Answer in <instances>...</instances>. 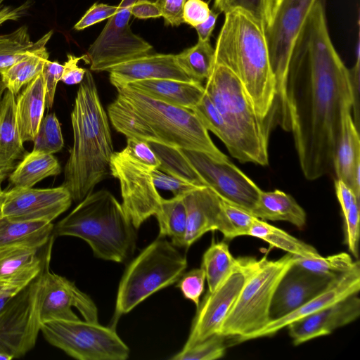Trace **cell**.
Listing matches in <instances>:
<instances>
[{"mask_svg":"<svg viewBox=\"0 0 360 360\" xmlns=\"http://www.w3.org/2000/svg\"><path fill=\"white\" fill-rule=\"evenodd\" d=\"M360 201L355 202L343 216L345 241L350 253L358 259Z\"/></svg>","mask_w":360,"mask_h":360,"instance_id":"44","label":"cell"},{"mask_svg":"<svg viewBox=\"0 0 360 360\" xmlns=\"http://www.w3.org/2000/svg\"><path fill=\"white\" fill-rule=\"evenodd\" d=\"M252 214L262 220L288 221L299 229L306 225L304 209L289 194L280 190L259 193Z\"/></svg>","mask_w":360,"mask_h":360,"instance_id":"28","label":"cell"},{"mask_svg":"<svg viewBox=\"0 0 360 360\" xmlns=\"http://www.w3.org/2000/svg\"><path fill=\"white\" fill-rule=\"evenodd\" d=\"M152 169L123 150L114 152L111 158V175L120 182L122 206L136 229L155 216L162 199L153 183Z\"/></svg>","mask_w":360,"mask_h":360,"instance_id":"15","label":"cell"},{"mask_svg":"<svg viewBox=\"0 0 360 360\" xmlns=\"http://www.w3.org/2000/svg\"><path fill=\"white\" fill-rule=\"evenodd\" d=\"M353 101L349 70L333 44L319 0L292 56L279 103L280 124L292 133L307 179L321 178L333 168L342 114Z\"/></svg>","mask_w":360,"mask_h":360,"instance_id":"1","label":"cell"},{"mask_svg":"<svg viewBox=\"0 0 360 360\" xmlns=\"http://www.w3.org/2000/svg\"><path fill=\"white\" fill-rule=\"evenodd\" d=\"M127 86L153 98L189 110L198 104L205 93L202 83L194 80L153 79Z\"/></svg>","mask_w":360,"mask_h":360,"instance_id":"25","label":"cell"},{"mask_svg":"<svg viewBox=\"0 0 360 360\" xmlns=\"http://www.w3.org/2000/svg\"><path fill=\"white\" fill-rule=\"evenodd\" d=\"M155 216L159 226L158 237H169L174 245L183 248L186 231V210L183 196L162 198Z\"/></svg>","mask_w":360,"mask_h":360,"instance_id":"32","label":"cell"},{"mask_svg":"<svg viewBox=\"0 0 360 360\" xmlns=\"http://www.w3.org/2000/svg\"><path fill=\"white\" fill-rule=\"evenodd\" d=\"M352 94H353V109L354 113V124L359 130V46L357 47L356 60L354 66L349 70Z\"/></svg>","mask_w":360,"mask_h":360,"instance_id":"54","label":"cell"},{"mask_svg":"<svg viewBox=\"0 0 360 360\" xmlns=\"http://www.w3.org/2000/svg\"><path fill=\"white\" fill-rule=\"evenodd\" d=\"M117 91V98L108 106V115L112 127L127 138L228 159L191 110L153 98L128 86Z\"/></svg>","mask_w":360,"mask_h":360,"instance_id":"2","label":"cell"},{"mask_svg":"<svg viewBox=\"0 0 360 360\" xmlns=\"http://www.w3.org/2000/svg\"><path fill=\"white\" fill-rule=\"evenodd\" d=\"M45 108V85L40 73L15 98L16 122L23 143L34 141L44 118Z\"/></svg>","mask_w":360,"mask_h":360,"instance_id":"27","label":"cell"},{"mask_svg":"<svg viewBox=\"0 0 360 360\" xmlns=\"http://www.w3.org/2000/svg\"><path fill=\"white\" fill-rule=\"evenodd\" d=\"M225 19L214 48V61L232 70L244 86L257 115L270 116L277 98L264 25L248 13L236 9Z\"/></svg>","mask_w":360,"mask_h":360,"instance_id":"4","label":"cell"},{"mask_svg":"<svg viewBox=\"0 0 360 360\" xmlns=\"http://www.w3.org/2000/svg\"><path fill=\"white\" fill-rule=\"evenodd\" d=\"M151 174L155 187L169 191L174 194V196H183L200 187L156 168L151 170Z\"/></svg>","mask_w":360,"mask_h":360,"instance_id":"45","label":"cell"},{"mask_svg":"<svg viewBox=\"0 0 360 360\" xmlns=\"http://www.w3.org/2000/svg\"><path fill=\"white\" fill-rule=\"evenodd\" d=\"M32 150L54 154L63 148L64 140L60 124L54 113L43 118L33 141Z\"/></svg>","mask_w":360,"mask_h":360,"instance_id":"39","label":"cell"},{"mask_svg":"<svg viewBox=\"0 0 360 360\" xmlns=\"http://www.w3.org/2000/svg\"><path fill=\"white\" fill-rule=\"evenodd\" d=\"M204 88L225 122V146L231 155L242 163L268 165L270 116L262 119L257 115L236 74L214 61Z\"/></svg>","mask_w":360,"mask_h":360,"instance_id":"5","label":"cell"},{"mask_svg":"<svg viewBox=\"0 0 360 360\" xmlns=\"http://www.w3.org/2000/svg\"><path fill=\"white\" fill-rule=\"evenodd\" d=\"M110 83L117 89L130 83L153 79L192 81L179 67L175 55L148 53L110 68Z\"/></svg>","mask_w":360,"mask_h":360,"instance_id":"21","label":"cell"},{"mask_svg":"<svg viewBox=\"0 0 360 360\" xmlns=\"http://www.w3.org/2000/svg\"><path fill=\"white\" fill-rule=\"evenodd\" d=\"M295 262L288 253L276 260L263 257L249 275L225 318L219 334L233 338L235 343L250 340L271 321L269 310L276 287Z\"/></svg>","mask_w":360,"mask_h":360,"instance_id":"8","label":"cell"},{"mask_svg":"<svg viewBox=\"0 0 360 360\" xmlns=\"http://www.w3.org/2000/svg\"><path fill=\"white\" fill-rule=\"evenodd\" d=\"M258 260L252 257L237 258L235 268L226 279L214 291L207 292L196 307V314L184 349L219 334L225 318Z\"/></svg>","mask_w":360,"mask_h":360,"instance_id":"14","label":"cell"},{"mask_svg":"<svg viewBox=\"0 0 360 360\" xmlns=\"http://www.w3.org/2000/svg\"><path fill=\"white\" fill-rule=\"evenodd\" d=\"M1 191H0V193H1Z\"/></svg>","mask_w":360,"mask_h":360,"instance_id":"61","label":"cell"},{"mask_svg":"<svg viewBox=\"0 0 360 360\" xmlns=\"http://www.w3.org/2000/svg\"><path fill=\"white\" fill-rule=\"evenodd\" d=\"M16 96L6 89L0 103V191L1 184L23 156L25 148L15 117Z\"/></svg>","mask_w":360,"mask_h":360,"instance_id":"26","label":"cell"},{"mask_svg":"<svg viewBox=\"0 0 360 360\" xmlns=\"http://www.w3.org/2000/svg\"><path fill=\"white\" fill-rule=\"evenodd\" d=\"M274 0H214V8L224 14L240 9L245 11L266 26L271 17Z\"/></svg>","mask_w":360,"mask_h":360,"instance_id":"40","label":"cell"},{"mask_svg":"<svg viewBox=\"0 0 360 360\" xmlns=\"http://www.w3.org/2000/svg\"><path fill=\"white\" fill-rule=\"evenodd\" d=\"M52 34L53 30L45 34L36 41V46L25 57L0 73L6 89L15 96L22 87L42 72L44 65L49 56L46 45Z\"/></svg>","mask_w":360,"mask_h":360,"instance_id":"29","label":"cell"},{"mask_svg":"<svg viewBox=\"0 0 360 360\" xmlns=\"http://www.w3.org/2000/svg\"><path fill=\"white\" fill-rule=\"evenodd\" d=\"M186 268V257L171 242L161 237L152 242L129 264L122 275L118 286L114 326L121 316L152 294L177 282Z\"/></svg>","mask_w":360,"mask_h":360,"instance_id":"7","label":"cell"},{"mask_svg":"<svg viewBox=\"0 0 360 360\" xmlns=\"http://www.w3.org/2000/svg\"><path fill=\"white\" fill-rule=\"evenodd\" d=\"M360 289L359 262L348 272L335 278L323 292L283 317L271 321L250 340L275 335L280 330L301 318L307 316L348 296L358 294Z\"/></svg>","mask_w":360,"mask_h":360,"instance_id":"22","label":"cell"},{"mask_svg":"<svg viewBox=\"0 0 360 360\" xmlns=\"http://www.w3.org/2000/svg\"><path fill=\"white\" fill-rule=\"evenodd\" d=\"M358 294L348 296L307 316L289 323V335L295 345L332 333L354 321L360 315Z\"/></svg>","mask_w":360,"mask_h":360,"instance_id":"20","label":"cell"},{"mask_svg":"<svg viewBox=\"0 0 360 360\" xmlns=\"http://www.w3.org/2000/svg\"><path fill=\"white\" fill-rule=\"evenodd\" d=\"M188 0H157L162 17L167 25L179 26L184 23L182 13Z\"/></svg>","mask_w":360,"mask_h":360,"instance_id":"50","label":"cell"},{"mask_svg":"<svg viewBox=\"0 0 360 360\" xmlns=\"http://www.w3.org/2000/svg\"><path fill=\"white\" fill-rule=\"evenodd\" d=\"M40 331L51 345L79 360H126L129 348L114 327L77 320L41 323Z\"/></svg>","mask_w":360,"mask_h":360,"instance_id":"9","label":"cell"},{"mask_svg":"<svg viewBox=\"0 0 360 360\" xmlns=\"http://www.w3.org/2000/svg\"><path fill=\"white\" fill-rule=\"evenodd\" d=\"M6 86L1 79H0V103L2 100L3 96L6 91Z\"/></svg>","mask_w":360,"mask_h":360,"instance_id":"58","label":"cell"},{"mask_svg":"<svg viewBox=\"0 0 360 360\" xmlns=\"http://www.w3.org/2000/svg\"><path fill=\"white\" fill-rule=\"evenodd\" d=\"M22 288L13 285H0V312L12 297Z\"/></svg>","mask_w":360,"mask_h":360,"instance_id":"57","label":"cell"},{"mask_svg":"<svg viewBox=\"0 0 360 360\" xmlns=\"http://www.w3.org/2000/svg\"><path fill=\"white\" fill-rule=\"evenodd\" d=\"M205 273L202 268L194 269L184 272L179 279L177 288H179L184 297L192 301L198 307L200 298L204 290Z\"/></svg>","mask_w":360,"mask_h":360,"instance_id":"42","label":"cell"},{"mask_svg":"<svg viewBox=\"0 0 360 360\" xmlns=\"http://www.w3.org/2000/svg\"><path fill=\"white\" fill-rule=\"evenodd\" d=\"M68 60L63 65V70L60 81L68 85L80 84L84 79L86 69L79 68L78 62L86 60V55L77 57L72 54H68Z\"/></svg>","mask_w":360,"mask_h":360,"instance_id":"51","label":"cell"},{"mask_svg":"<svg viewBox=\"0 0 360 360\" xmlns=\"http://www.w3.org/2000/svg\"><path fill=\"white\" fill-rule=\"evenodd\" d=\"M52 222L15 221L0 216V246L25 245L41 249L51 238Z\"/></svg>","mask_w":360,"mask_h":360,"instance_id":"30","label":"cell"},{"mask_svg":"<svg viewBox=\"0 0 360 360\" xmlns=\"http://www.w3.org/2000/svg\"><path fill=\"white\" fill-rule=\"evenodd\" d=\"M335 278L311 271L294 262L274 292L269 310L271 321L295 311L326 289Z\"/></svg>","mask_w":360,"mask_h":360,"instance_id":"19","label":"cell"},{"mask_svg":"<svg viewBox=\"0 0 360 360\" xmlns=\"http://www.w3.org/2000/svg\"><path fill=\"white\" fill-rule=\"evenodd\" d=\"M335 190L341 207L342 216L347 212L355 202L360 201V198L356 197L353 190L340 179H337L335 181Z\"/></svg>","mask_w":360,"mask_h":360,"instance_id":"52","label":"cell"},{"mask_svg":"<svg viewBox=\"0 0 360 360\" xmlns=\"http://www.w3.org/2000/svg\"><path fill=\"white\" fill-rule=\"evenodd\" d=\"M210 11L203 0H188L183 9V22L195 27L207 20Z\"/></svg>","mask_w":360,"mask_h":360,"instance_id":"49","label":"cell"},{"mask_svg":"<svg viewBox=\"0 0 360 360\" xmlns=\"http://www.w3.org/2000/svg\"><path fill=\"white\" fill-rule=\"evenodd\" d=\"M186 210V231L183 248L186 249L205 233L220 231L226 238H236L220 197L211 188L200 186L183 195Z\"/></svg>","mask_w":360,"mask_h":360,"instance_id":"18","label":"cell"},{"mask_svg":"<svg viewBox=\"0 0 360 360\" xmlns=\"http://www.w3.org/2000/svg\"><path fill=\"white\" fill-rule=\"evenodd\" d=\"M122 150L150 168L158 169L160 167V162L148 141L136 138H127V146Z\"/></svg>","mask_w":360,"mask_h":360,"instance_id":"46","label":"cell"},{"mask_svg":"<svg viewBox=\"0 0 360 360\" xmlns=\"http://www.w3.org/2000/svg\"><path fill=\"white\" fill-rule=\"evenodd\" d=\"M43 270L0 312V351L13 358L24 356L35 346L41 326Z\"/></svg>","mask_w":360,"mask_h":360,"instance_id":"11","label":"cell"},{"mask_svg":"<svg viewBox=\"0 0 360 360\" xmlns=\"http://www.w3.org/2000/svg\"><path fill=\"white\" fill-rule=\"evenodd\" d=\"M137 1H148L152 2H156L157 0H137Z\"/></svg>","mask_w":360,"mask_h":360,"instance_id":"60","label":"cell"},{"mask_svg":"<svg viewBox=\"0 0 360 360\" xmlns=\"http://www.w3.org/2000/svg\"><path fill=\"white\" fill-rule=\"evenodd\" d=\"M73 145L64 168L63 185L79 202L111 175L114 153L108 113L91 72L86 70L70 114Z\"/></svg>","mask_w":360,"mask_h":360,"instance_id":"3","label":"cell"},{"mask_svg":"<svg viewBox=\"0 0 360 360\" xmlns=\"http://www.w3.org/2000/svg\"><path fill=\"white\" fill-rule=\"evenodd\" d=\"M179 150L202 186L252 214L262 190L229 158L220 160L204 152Z\"/></svg>","mask_w":360,"mask_h":360,"instance_id":"13","label":"cell"},{"mask_svg":"<svg viewBox=\"0 0 360 360\" xmlns=\"http://www.w3.org/2000/svg\"><path fill=\"white\" fill-rule=\"evenodd\" d=\"M179 67L191 79L201 82L210 77L214 63V49L209 41H198L194 46L175 55Z\"/></svg>","mask_w":360,"mask_h":360,"instance_id":"34","label":"cell"},{"mask_svg":"<svg viewBox=\"0 0 360 360\" xmlns=\"http://www.w3.org/2000/svg\"><path fill=\"white\" fill-rule=\"evenodd\" d=\"M117 10V6L95 3L75 25L76 30H83L93 25L100 22L112 16Z\"/></svg>","mask_w":360,"mask_h":360,"instance_id":"48","label":"cell"},{"mask_svg":"<svg viewBox=\"0 0 360 360\" xmlns=\"http://www.w3.org/2000/svg\"><path fill=\"white\" fill-rule=\"evenodd\" d=\"M233 338L221 334L212 335L203 341L184 349L174 354L172 360H214L225 354L229 339Z\"/></svg>","mask_w":360,"mask_h":360,"instance_id":"38","label":"cell"},{"mask_svg":"<svg viewBox=\"0 0 360 360\" xmlns=\"http://www.w3.org/2000/svg\"><path fill=\"white\" fill-rule=\"evenodd\" d=\"M63 70V65L57 61L47 60L43 68L42 75L46 90V107L52 108L54 102L56 86Z\"/></svg>","mask_w":360,"mask_h":360,"instance_id":"47","label":"cell"},{"mask_svg":"<svg viewBox=\"0 0 360 360\" xmlns=\"http://www.w3.org/2000/svg\"><path fill=\"white\" fill-rule=\"evenodd\" d=\"M319 0H274L264 27L277 98L282 101L289 65L307 19Z\"/></svg>","mask_w":360,"mask_h":360,"instance_id":"10","label":"cell"},{"mask_svg":"<svg viewBox=\"0 0 360 360\" xmlns=\"http://www.w3.org/2000/svg\"><path fill=\"white\" fill-rule=\"evenodd\" d=\"M295 263L315 273L337 278L353 269L359 262L351 255L340 252L328 257L307 258L294 255Z\"/></svg>","mask_w":360,"mask_h":360,"instance_id":"37","label":"cell"},{"mask_svg":"<svg viewBox=\"0 0 360 360\" xmlns=\"http://www.w3.org/2000/svg\"><path fill=\"white\" fill-rule=\"evenodd\" d=\"M60 172V165L53 154L32 150L15 166L8 176V181L12 186L32 188L41 180Z\"/></svg>","mask_w":360,"mask_h":360,"instance_id":"31","label":"cell"},{"mask_svg":"<svg viewBox=\"0 0 360 360\" xmlns=\"http://www.w3.org/2000/svg\"><path fill=\"white\" fill-rule=\"evenodd\" d=\"M25 245L0 246V285L25 287L41 271L46 256Z\"/></svg>","mask_w":360,"mask_h":360,"instance_id":"24","label":"cell"},{"mask_svg":"<svg viewBox=\"0 0 360 360\" xmlns=\"http://www.w3.org/2000/svg\"><path fill=\"white\" fill-rule=\"evenodd\" d=\"M50 251L46 256L40 304L41 323L51 320H77L75 307L85 321L98 323L96 305L92 299L82 292L65 277L49 270Z\"/></svg>","mask_w":360,"mask_h":360,"instance_id":"17","label":"cell"},{"mask_svg":"<svg viewBox=\"0 0 360 360\" xmlns=\"http://www.w3.org/2000/svg\"><path fill=\"white\" fill-rule=\"evenodd\" d=\"M237 264L225 242L212 240L202 256L201 268L205 273L209 292L214 291L231 274Z\"/></svg>","mask_w":360,"mask_h":360,"instance_id":"35","label":"cell"},{"mask_svg":"<svg viewBox=\"0 0 360 360\" xmlns=\"http://www.w3.org/2000/svg\"><path fill=\"white\" fill-rule=\"evenodd\" d=\"M191 110L207 131L214 133L225 145L227 141L225 122L205 91L200 101Z\"/></svg>","mask_w":360,"mask_h":360,"instance_id":"41","label":"cell"},{"mask_svg":"<svg viewBox=\"0 0 360 360\" xmlns=\"http://www.w3.org/2000/svg\"><path fill=\"white\" fill-rule=\"evenodd\" d=\"M137 0H122L116 13L90 45L86 54L90 70L108 71L112 67L150 53L153 46L134 34L129 25L131 9Z\"/></svg>","mask_w":360,"mask_h":360,"instance_id":"12","label":"cell"},{"mask_svg":"<svg viewBox=\"0 0 360 360\" xmlns=\"http://www.w3.org/2000/svg\"><path fill=\"white\" fill-rule=\"evenodd\" d=\"M352 108H347L342 114L341 133L333 168L337 179L351 188L360 198V139L351 115Z\"/></svg>","mask_w":360,"mask_h":360,"instance_id":"23","label":"cell"},{"mask_svg":"<svg viewBox=\"0 0 360 360\" xmlns=\"http://www.w3.org/2000/svg\"><path fill=\"white\" fill-rule=\"evenodd\" d=\"M72 202L70 192L63 184L49 188L13 186L0 193V216L15 221L52 222Z\"/></svg>","mask_w":360,"mask_h":360,"instance_id":"16","label":"cell"},{"mask_svg":"<svg viewBox=\"0 0 360 360\" xmlns=\"http://www.w3.org/2000/svg\"><path fill=\"white\" fill-rule=\"evenodd\" d=\"M131 15L139 19L158 18L161 11L156 2L136 1L131 9Z\"/></svg>","mask_w":360,"mask_h":360,"instance_id":"53","label":"cell"},{"mask_svg":"<svg viewBox=\"0 0 360 360\" xmlns=\"http://www.w3.org/2000/svg\"><path fill=\"white\" fill-rule=\"evenodd\" d=\"M5 0H0V25L8 20H17L25 15L29 8V2L18 7L5 4Z\"/></svg>","mask_w":360,"mask_h":360,"instance_id":"55","label":"cell"},{"mask_svg":"<svg viewBox=\"0 0 360 360\" xmlns=\"http://www.w3.org/2000/svg\"><path fill=\"white\" fill-rule=\"evenodd\" d=\"M248 236L262 239L271 246L294 255L307 258L321 256L314 247L258 218L254 220Z\"/></svg>","mask_w":360,"mask_h":360,"instance_id":"33","label":"cell"},{"mask_svg":"<svg viewBox=\"0 0 360 360\" xmlns=\"http://www.w3.org/2000/svg\"><path fill=\"white\" fill-rule=\"evenodd\" d=\"M136 229L122 204L101 189L85 197L54 225L53 235L79 238L97 258L124 263L135 251Z\"/></svg>","mask_w":360,"mask_h":360,"instance_id":"6","label":"cell"},{"mask_svg":"<svg viewBox=\"0 0 360 360\" xmlns=\"http://www.w3.org/2000/svg\"><path fill=\"white\" fill-rule=\"evenodd\" d=\"M219 12L211 10L206 20L194 28L196 30L199 41H209L212 31L215 27Z\"/></svg>","mask_w":360,"mask_h":360,"instance_id":"56","label":"cell"},{"mask_svg":"<svg viewBox=\"0 0 360 360\" xmlns=\"http://www.w3.org/2000/svg\"><path fill=\"white\" fill-rule=\"evenodd\" d=\"M35 46L25 25L10 34L0 35V73L25 57Z\"/></svg>","mask_w":360,"mask_h":360,"instance_id":"36","label":"cell"},{"mask_svg":"<svg viewBox=\"0 0 360 360\" xmlns=\"http://www.w3.org/2000/svg\"><path fill=\"white\" fill-rule=\"evenodd\" d=\"M223 210L232 226L236 237L248 236L255 217L246 210L220 198Z\"/></svg>","mask_w":360,"mask_h":360,"instance_id":"43","label":"cell"},{"mask_svg":"<svg viewBox=\"0 0 360 360\" xmlns=\"http://www.w3.org/2000/svg\"><path fill=\"white\" fill-rule=\"evenodd\" d=\"M13 359L11 356L0 351V360H11Z\"/></svg>","mask_w":360,"mask_h":360,"instance_id":"59","label":"cell"}]
</instances>
